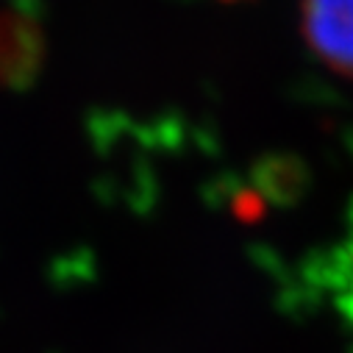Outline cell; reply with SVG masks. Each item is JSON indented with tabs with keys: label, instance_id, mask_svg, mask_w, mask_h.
Wrapping results in <instances>:
<instances>
[{
	"label": "cell",
	"instance_id": "1",
	"mask_svg": "<svg viewBox=\"0 0 353 353\" xmlns=\"http://www.w3.org/2000/svg\"><path fill=\"white\" fill-rule=\"evenodd\" d=\"M303 31L325 67L353 78V0H303Z\"/></svg>",
	"mask_w": 353,
	"mask_h": 353
}]
</instances>
